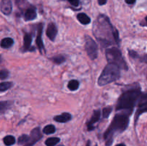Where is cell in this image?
I'll return each instance as SVG.
<instances>
[{
    "instance_id": "obj_1",
    "label": "cell",
    "mask_w": 147,
    "mask_h": 146,
    "mask_svg": "<svg viewBox=\"0 0 147 146\" xmlns=\"http://www.w3.org/2000/svg\"><path fill=\"white\" fill-rule=\"evenodd\" d=\"M93 32L101 44L102 47H106L111 45V39L110 38H113L118 44H119L120 40L119 32L116 29L112 27L110 20L106 16H99L94 24Z\"/></svg>"
},
{
    "instance_id": "obj_2",
    "label": "cell",
    "mask_w": 147,
    "mask_h": 146,
    "mask_svg": "<svg viewBox=\"0 0 147 146\" xmlns=\"http://www.w3.org/2000/svg\"><path fill=\"white\" fill-rule=\"evenodd\" d=\"M131 112V110H125L123 113H117L114 116L111 125L103 134L106 146L111 145L114 137L126 130L129 125V116Z\"/></svg>"
},
{
    "instance_id": "obj_3",
    "label": "cell",
    "mask_w": 147,
    "mask_h": 146,
    "mask_svg": "<svg viewBox=\"0 0 147 146\" xmlns=\"http://www.w3.org/2000/svg\"><path fill=\"white\" fill-rule=\"evenodd\" d=\"M142 92L139 88L131 89L124 92L118 100L116 110H133L134 107L139 101Z\"/></svg>"
},
{
    "instance_id": "obj_4",
    "label": "cell",
    "mask_w": 147,
    "mask_h": 146,
    "mask_svg": "<svg viewBox=\"0 0 147 146\" xmlns=\"http://www.w3.org/2000/svg\"><path fill=\"white\" fill-rule=\"evenodd\" d=\"M120 77V68L118 65L109 63L100 75L98 83L100 86L106 84L116 81Z\"/></svg>"
},
{
    "instance_id": "obj_5",
    "label": "cell",
    "mask_w": 147,
    "mask_h": 146,
    "mask_svg": "<svg viewBox=\"0 0 147 146\" xmlns=\"http://www.w3.org/2000/svg\"><path fill=\"white\" fill-rule=\"evenodd\" d=\"M106 56L109 63L115 64L122 70H127V64L122 56L121 52L116 47H111L106 50Z\"/></svg>"
},
{
    "instance_id": "obj_6",
    "label": "cell",
    "mask_w": 147,
    "mask_h": 146,
    "mask_svg": "<svg viewBox=\"0 0 147 146\" xmlns=\"http://www.w3.org/2000/svg\"><path fill=\"white\" fill-rule=\"evenodd\" d=\"M86 42V50L88 55L91 60H95L98 57V45L96 42L90 36L86 35L85 37Z\"/></svg>"
},
{
    "instance_id": "obj_7",
    "label": "cell",
    "mask_w": 147,
    "mask_h": 146,
    "mask_svg": "<svg viewBox=\"0 0 147 146\" xmlns=\"http://www.w3.org/2000/svg\"><path fill=\"white\" fill-rule=\"evenodd\" d=\"M42 137V135L41 132H40V127L34 128L31 131V133H30V138H29L28 142H27L25 145H24V146H33L35 143H37Z\"/></svg>"
},
{
    "instance_id": "obj_8",
    "label": "cell",
    "mask_w": 147,
    "mask_h": 146,
    "mask_svg": "<svg viewBox=\"0 0 147 146\" xmlns=\"http://www.w3.org/2000/svg\"><path fill=\"white\" fill-rule=\"evenodd\" d=\"M42 29H43V24H39L37 27V39H36V44H37V47L41 53H42L43 51H45V47L43 44L42 40Z\"/></svg>"
},
{
    "instance_id": "obj_9",
    "label": "cell",
    "mask_w": 147,
    "mask_h": 146,
    "mask_svg": "<svg viewBox=\"0 0 147 146\" xmlns=\"http://www.w3.org/2000/svg\"><path fill=\"white\" fill-rule=\"evenodd\" d=\"M100 110H96L93 112V115H92L91 118L90 120L86 123L87 125V127H88V130L89 131L90 130H93L94 129V124L97 122L99 121L100 120Z\"/></svg>"
},
{
    "instance_id": "obj_10",
    "label": "cell",
    "mask_w": 147,
    "mask_h": 146,
    "mask_svg": "<svg viewBox=\"0 0 147 146\" xmlns=\"http://www.w3.org/2000/svg\"><path fill=\"white\" fill-rule=\"evenodd\" d=\"M46 34L50 40L54 41L57 34V28L54 23H50L47 26Z\"/></svg>"
},
{
    "instance_id": "obj_11",
    "label": "cell",
    "mask_w": 147,
    "mask_h": 146,
    "mask_svg": "<svg viewBox=\"0 0 147 146\" xmlns=\"http://www.w3.org/2000/svg\"><path fill=\"white\" fill-rule=\"evenodd\" d=\"M1 11L5 15H9L12 11V4L11 0H1Z\"/></svg>"
},
{
    "instance_id": "obj_12",
    "label": "cell",
    "mask_w": 147,
    "mask_h": 146,
    "mask_svg": "<svg viewBox=\"0 0 147 146\" xmlns=\"http://www.w3.org/2000/svg\"><path fill=\"white\" fill-rule=\"evenodd\" d=\"M37 17V11L34 7H30L25 10L24 14V18L25 21L34 20Z\"/></svg>"
},
{
    "instance_id": "obj_13",
    "label": "cell",
    "mask_w": 147,
    "mask_h": 146,
    "mask_svg": "<svg viewBox=\"0 0 147 146\" xmlns=\"http://www.w3.org/2000/svg\"><path fill=\"white\" fill-rule=\"evenodd\" d=\"M71 115L69 113H63L60 115H57L54 117L55 121L57 122V123H65L67 122L70 121L71 120Z\"/></svg>"
},
{
    "instance_id": "obj_14",
    "label": "cell",
    "mask_w": 147,
    "mask_h": 146,
    "mask_svg": "<svg viewBox=\"0 0 147 146\" xmlns=\"http://www.w3.org/2000/svg\"><path fill=\"white\" fill-rule=\"evenodd\" d=\"M32 40V37L30 34H25L24 36V47L23 50L24 51H30V47H31Z\"/></svg>"
},
{
    "instance_id": "obj_15",
    "label": "cell",
    "mask_w": 147,
    "mask_h": 146,
    "mask_svg": "<svg viewBox=\"0 0 147 146\" xmlns=\"http://www.w3.org/2000/svg\"><path fill=\"white\" fill-rule=\"evenodd\" d=\"M77 19L82 24H90L91 19L90 17L85 13H79L77 15Z\"/></svg>"
},
{
    "instance_id": "obj_16",
    "label": "cell",
    "mask_w": 147,
    "mask_h": 146,
    "mask_svg": "<svg viewBox=\"0 0 147 146\" xmlns=\"http://www.w3.org/2000/svg\"><path fill=\"white\" fill-rule=\"evenodd\" d=\"M14 44V40L13 39L10 38V37H6V38H4L1 42V47L2 48L7 49L11 47V46Z\"/></svg>"
},
{
    "instance_id": "obj_17",
    "label": "cell",
    "mask_w": 147,
    "mask_h": 146,
    "mask_svg": "<svg viewBox=\"0 0 147 146\" xmlns=\"http://www.w3.org/2000/svg\"><path fill=\"white\" fill-rule=\"evenodd\" d=\"M3 142L6 146H11L16 143V139L12 135H7L3 139Z\"/></svg>"
},
{
    "instance_id": "obj_18",
    "label": "cell",
    "mask_w": 147,
    "mask_h": 146,
    "mask_svg": "<svg viewBox=\"0 0 147 146\" xmlns=\"http://www.w3.org/2000/svg\"><path fill=\"white\" fill-rule=\"evenodd\" d=\"M60 141V139L59 137H49L45 140V143L47 146H55Z\"/></svg>"
},
{
    "instance_id": "obj_19",
    "label": "cell",
    "mask_w": 147,
    "mask_h": 146,
    "mask_svg": "<svg viewBox=\"0 0 147 146\" xmlns=\"http://www.w3.org/2000/svg\"><path fill=\"white\" fill-rule=\"evenodd\" d=\"M79 85H80V84H79V82L78 80H72L68 82L67 87L71 91H75V90H77L79 88Z\"/></svg>"
},
{
    "instance_id": "obj_20",
    "label": "cell",
    "mask_w": 147,
    "mask_h": 146,
    "mask_svg": "<svg viewBox=\"0 0 147 146\" xmlns=\"http://www.w3.org/2000/svg\"><path fill=\"white\" fill-rule=\"evenodd\" d=\"M55 131L56 128L53 125H46L42 130L43 133H45V134L46 135L53 134V133H55Z\"/></svg>"
},
{
    "instance_id": "obj_21",
    "label": "cell",
    "mask_w": 147,
    "mask_h": 146,
    "mask_svg": "<svg viewBox=\"0 0 147 146\" xmlns=\"http://www.w3.org/2000/svg\"><path fill=\"white\" fill-rule=\"evenodd\" d=\"M51 60L55 64H60L65 61V57L63 55H56L55 57H52Z\"/></svg>"
},
{
    "instance_id": "obj_22",
    "label": "cell",
    "mask_w": 147,
    "mask_h": 146,
    "mask_svg": "<svg viewBox=\"0 0 147 146\" xmlns=\"http://www.w3.org/2000/svg\"><path fill=\"white\" fill-rule=\"evenodd\" d=\"M138 102H139V107H142L147 105V93L142 94Z\"/></svg>"
},
{
    "instance_id": "obj_23",
    "label": "cell",
    "mask_w": 147,
    "mask_h": 146,
    "mask_svg": "<svg viewBox=\"0 0 147 146\" xmlns=\"http://www.w3.org/2000/svg\"><path fill=\"white\" fill-rule=\"evenodd\" d=\"M12 86V83L11 82H1L0 84V90L1 92H4L6 90H9L10 87Z\"/></svg>"
},
{
    "instance_id": "obj_24",
    "label": "cell",
    "mask_w": 147,
    "mask_h": 146,
    "mask_svg": "<svg viewBox=\"0 0 147 146\" xmlns=\"http://www.w3.org/2000/svg\"><path fill=\"white\" fill-rule=\"evenodd\" d=\"M29 138H30V136L27 135H22L18 138V144L25 145L28 142Z\"/></svg>"
},
{
    "instance_id": "obj_25",
    "label": "cell",
    "mask_w": 147,
    "mask_h": 146,
    "mask_svg": "<svg viewBox=\"0 0 147 146\" xmlns=\"http://www.w3.org/2000/svg\"><path fill=\"white\" fill-rule=\"evenodd\" d=\"M112 110H113V108L111 107H105L103 110V112H102V114H103V117L104 118H108L109 117V115L111 113Z\"/></svg>"
},
{
    "instance_id": "obj_26",
    "label": "cell",
    "mask_w": 147,
    "mask_h": 146,
    "mask_svg": "<svg viewBox=\"0 0 147 146\" xmlns=\"http://www.w3.org/2000/svg\"><path fill=\"white\" fill-rule=\"evenodd\" d=\"M9 76V72L7 70H1L0 72V78L1 80H4Z\"/></svg>"
},
{
    "instance_id": "obj_27",
    "label": "cell",
    "mask_w": 147,
    "mask_h": 146,
    "mask_svg": "<svg viewBox=\"0 0 147 146\" xmlns=\"http://www.w3.org/2000/svg\"><path fill=\"white\" fill-rule=\"evenodd\" d=\"M8 105H9L8 102L2 101L0 102V109H1V113H2L4 110H6V109H7V107H8Z\"/></svg>"
},
{
    "instance_id": "obj_28",
    "label": "cell",
    "mask_w": 147,
    "mask_h": 146,
    "mask_svg": "<svg viewBox=\"0 0 147 146\" xmlns=\"http://www.w3.org/2000/svg\"><path fill=\"white\" fill-rule=\"evenodd\" d=\"M15 1L20 9L24 8L25 7V4H27L26 0H15Z\"/></svg>"
},
{
    "instance_id": "obj_29",
    "label": "cell",
    "mask_w": 147,
    "mask_h": 146,
    "mask_svg": "<svg viewBox=\"0 0 147 146\" xmlns=\"http://www.w3.org/2000/svg\"><path fill=\"white\" fill-rule=\"evenodd\" d=\"M73 7H78L80 4V0H67Z\"/></svg>"
},
{
    "instance_id": "obj_30",
    "label": "cell",
    "mask_w": 147,
    "mask_h": 146,
    "mask_svg": "<svg viewBox=\"0 0 147 146\" xmlns=\"http://www.w3.org/2000/svg\"><path fill=\"white\" fill-rule=\"evenodd\" d=\"M129 55L132 57V58H137L139 57V54H137L136 52H135L134 50H129Z\"/></svg>"
},
{
    "instance_id": "obj_31",
    "label": "cell",
    "mask_w": 147,
    "mask_h": 146,
    "mask_svg": "<svg viewBox=\"0 0 147 146\" xmlns=\"http://www.w3.org/2000/svg\"><path fill=\"white\" fill-rule=\"evenodd\" d=\"M141 61L143 62H145L147 64V54H144V56H142V57H141Z\"/></svg>"
},
{
    "instance_id": "obj_32",
    "label": "cell",
    "mask_w": 147,
    "mask_h": 146,
    "mask_svg": "<svg viewBox=\"0 0 147 146\" xmlns=\"http://www.w3.org/2000/svg\"><path fill=\"white\" fill-rule=\"evenodd\" d=\"M98 2L99 5H104L107 2V0H98Z\"/></svg>"
},
{
    "instance_id": "obj_33",
    "label": "cell",
    "mask_w": 147,
    "mask_h": 146,
    "mask_svg": "<svg viewBox=\"0 0 147 146\" xmlns=\"http://www.w3.org/2000/svg\"><path fill=\"white\" fill-rule=\"evenodd\" d=\"M125 1L128 4H133L136 2V0H125Z\"/></svg>"
},
{
    "instance_id": "obj_34",
    "label": "cell",
    "mask_w": 147,
    "mask_h": 146,
    "mask_svg": "<svg viewBox=\"0 0 147 146\" xmlns=\"http://www.w3.org/2000/svg\"><path fill=\"white\" fill-rule=\"evenodd\" d=\"M80 2L82 3V4H89V3H90V0H80Z\"/></svg>"
},
{
    "instance_id": "obj_35",
    "label": "cell",
    "mask_w": 147,
    "mask_h": 146,
    "mask_svg": "<svg viewBox=\"0 0 147 146\" xmlns=\"http://www.w3.org/2000/svg\"><path fill=\"white\" fill-rule=\"evenodd\" d=\"M116 146H126V145H125L123 144V143H121V144H118V145H116Z\"/></svg>"
},
{
    "instance_id": "obj_36",
    "label": "cell",
    "mask_w": 147,
    "mask_h": 146,
    "mask_svg": "<svg viewBox=\"0 0 147 146\" xmlns=\"http://www.w3.org/2000/svg\"><path fill=\"white\" fill-rule=\"evenodd\" d=\"M87 146H90V141H88V143H87Z\"/></svg>"
},
{
    "instance_id": "obj_37",
    "label": "cell",
    "mask_w": 147,
    "mask_h": 146,
    "mask_svg": "<svg viewBox=\"0 0 147 146\" xmlns=\"http://www.w3.org/2000/svg\"><path fill=\"white\" fill-rule=\"evenodd\" d=\"M145 20H146V24H147V17L145 18Z\"/></svg>"
},
{
    "instance_id": "obj_38",
    "label": "cell",
    "mask_w": 147,
    "mask_h": 146,
    "mask_svg": "<svg viewBox=\"0 0 147 146\" xmlns=\"http://www.w3.org/2000/svg\"><path fill=\"white\" fill-rule=\"evenodd\" d=\"M57 146H64V145H57Z\"/></svg>"
}]
</instances>
